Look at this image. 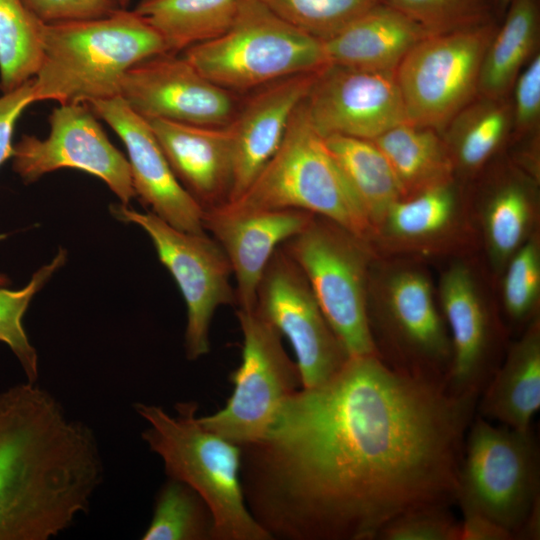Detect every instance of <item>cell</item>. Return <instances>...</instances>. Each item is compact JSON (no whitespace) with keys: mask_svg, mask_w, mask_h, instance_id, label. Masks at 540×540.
<instances>
[{"mask_svg":"<svg viewBox=\"0 0 540 540\" xmlns=\"http://www.w3.org/2000/svg\"><path fill=\"white\" fill-rule=\"evenodd\" d=\"M478 397L378 354L349 357L241 446L246 505L272 540L377 539L401 515L449 507Z\"/></svg>","mask_w":540,"mask_h":540,"instance_id":"cell-1","label":"cell"},{"mask_svg":"<svg viewBox=\"0 0 540 540\" xmlns=\"http://www.w3.org/2000/svg\"><path fill=\"white\" fill-rule=\"evenodd\" d=\"M104 477L97 438L37 382L0 392V540H48L89 510Z\"/></svg>","mask_w":540,"mask_h":540,"instance_id":"cell-2","label":"cell"},{"mask_svg":"<svg viewBox=\"0 0 540 540\" xmlns=\"http://www.w3.org/2000/svg\"><path fill=\"white\" fill-rule=\"evenodd\" d=\"M166 52L159 33L126 8L94 19L44 24L34 100L89 104L120 96L130 68Z\"/></svg>","mask_w":540,"mask_h":540,"instance_id":"cell-3","label":"cell"},{"mask_svg":"<svg viewBox=\"0 0 540 540\" xmlns=\"http://www.w3.org/2000/svg\"><path fill=\"white\" fill-rule=\"evenodd\" d=\"M133 407L148 424L141 437L168 478L187 484L210 509L212 540H272L245 502L241 446L206 429L196 402L177 403L175 415L154 404Z\"/></svg>","mask_w":540,"mask_h":540,"instance_id":"cell-4","label":"cell"},{"mask_svg":"<svg viewBox=\"0 0 540 540\" xmlns=\"http://www.w3.org/2000/svg\"><path fill=\"white\" fill-rule=\"evenodd\" d=\"M232 210L297 209L324 217L362 240L373 228L322 137L310 123L303 101L283 140L246 191L222 204Z\"/></svg>","mask_w":540,"mask_h":540,"instance_id":"cell-5","label":"cell"},{"mask_svg":"<svg viewBox=\"0 0 540 540\" xmlns=\"http://www.w3.org/2000/svg\"><path fill=\"white\" fill-rule=\"evenodd\" d=\"M182 56L218 86L255 90L329 64L323 41L286 22L262 0H242L230 27Z\"/></svg>","mask_w":540,"mask_h":540,"instance_id":"cell-6","label":"cell"},{"mask_svg":"<svg viewBox=\"0 0 540 540\" xmlns=\"http://www.w3.org/2000/svg\"><path fill=\"white\" fill-rule=\"evenodd\" d=\"M281 246L303 271L349 356L380 355L369 321L367 242L314 215Z\"/></svg>","mask_w":540,"mask_h":540,"instance_id":"cell-7","label":"cell"},{"mask_svg":"<svg viewBox=\"0 0 540 540\" xmlns=\"http://www.w3.org/2000/svg\"><path fill=\"white\" fill-rule=\"evenodd\" d=\"M467 432L456 502L516 539L539 500V455L531 431L494 426L478 416Z\"/></svg>","mask_w":540,"mask_h":540,"instance_id":"cell-8","label":"cell"},{"mask_svg":"<svg viewBox=\"0 0 540 540\" xmlns=\"http://www.w3.org/2000/svg\"><path fill=\"white\" fill-rule=\"evenodd\" d=\"M237 318L243 346L241 363L229 377L232 394L221 409L199 416V421L206 429L244 446L267 434L284 403L302 384L279 331L256 309H238Z\"/></svg>","mask_w":540,"mask_h":540,"instance_id":"cell-9","label":"cell"},{"mask_svg":"<svg viewBox=\"0 0 540 540\" xmlns=\"http://www.w3.org/2000/svg\"><path fill=\"white\" fill-rule=\"evenodd\" d=\"M496 29L488 21L429 34L406 54L395 74L409 123L444 130L473 101L483 57Z\"/></svg>","mask_w":540,"mask_h":540,"instance_id":"cell-10","label":"cell"},{"mask_svg":"<svg viewBox=\"0 0 540 540\" xmlns=\"http://www.w3.org/2000/svg\"><path fill=\"white\" fill-rule=\"evenodd\" d=\"M111 213L140 226L151 238L158 257L175 279L186 303L185 352L197 360L210 351V326L220 306L236 304L232 269L221 246L206 233L179 230L153 212L114 204Z\"/></svg>","mask_w":540,"mask_h":540,"instance_id":"cell-11","label":"cell"},{"mask_svg":"<svg viewBox=\"0 0 540 540\" xmlns=\"http://www.w3.org/2000/svg\"><path fill=\"white\" fill-rule=\"evenodd\" d=\"M256 311L286 337L303 388L333 377L349 359L300 267L280 246L261 278Z\"/></svg>","mask_w":540,"mask_h":540,"instance_id":"cell-12","label":"cell"},{"mask_svg":"<svg viewBox=\"0 0 540 540\" xmlns=\"http://www.w3.org/2000/svg\"><path fill=\"white\" fill-rule=\"evenodd\" d=\"M49 125L47 137L23 135L14 145L13 170L26 184L74 168L101 179L121 204L136 197L128 159L110 142L88 104H59Z\"/></svg>","mask_w":540,"mask_h":540,"instance_id":"cell-13","label":"cell"},{"mask_svg":"<svg viewBox=\"0 0 540 540\" xmlns=\"http://www.w3.org/2000/svg\"><path fill=\"white\" fill-rule=\"evenodd\" d=\"M307 117L322 136L374 140L407 121L395 71L328 64L303 100Z\"/></svg>","mask_w":540,"mask_h":540,"instance_id":"cell-14","label":"cell"},{"mask_svg":"<svg viewBox=\"0 0 540 540\" xmlns=\"http://www.w3.org/2000/svg\"><path fill=\"white\" fill-rule=\"evenodd\" d=\"M120 97L143 118L227 126L237 108L228 91L200 73L182 55L166 52L130 68Z\"/></svg>","mask_w":540,"mask_h":540,"instance_id":"cell-15","label":"cell"},{"mask_svg":"<svg viewBox=\"0 0 540 540\" xmlns=\"http://www.w3.org/2000/svg\"><path fill=\"white\" fill-rule=\"evenodd\" d=\"M126 147L136 197L173 227L204 233L203 208L173 173L149 123L120 96L88 104Z\"/></svg>","mask_w":540,"mask_h":540,"instance_id":"cell-16","label":"cell"},{"mask_svg":"<svg viewBox=\"0 0 540 540\" xmlns=\"http://www.w3.org/2000/svg\"><path fill=\"white\" fill-rule=\"evenodd\" d=\"M379 322L403 355L405 370L446 379L452 358L451 341L424 273L402 269L388 277Z\"/></svg>","mask_w":540,"mask_h":540,"instance_id":"cell-17","label":"cell"},{"mask_svg":"<svg viewBox=\"0 0 540 540\" xmlns=\"http://www.w3.org/2000/svg\"><path fill=\"white\" fill-rule=\"evenodd\" d=\"M313 216L297 209L232 210L224 205L204 209V229L230 262L238 309H255L258 287L273 254Z\"/></svg>","mask_w":540,"mask_h":540,"instance_id":"cell-18","label":"cell"},{"mask_svg":"<svg viewBox=\"0 0 540 540\" xmlns=\"http://www.w3.org/2000/svg\"><path fill=\"white\" fill-rule=\"evenodd\" d=\"M318 71L288 76L259 87L237 108L227 125L232 140L233 176L226 203L239 198L274 155Z\"/></svg>","mask_w":540,"mask_h":540,"instance_id":"cell-19","label":"cell"},{"mask_svg":"<svg viewBox=\"0 0 540 540\" xmlns=\"http://www.w3.org/2000/svg\"><path fill=\"white\" fill-rule=\"evenodd\" d=\"M173 173L204 209L226 203L233 176L228 126L147 119Z\"/></svg>","mask_w":540,"mask_h":540,"instance_id":"cell-20","label":"cell"},{"mask_svg":"<svg viewBox=\"0 0 540 540\" xmlns=\"http://www.w3.org/2000/svg\"><path fill=\"white\" fill-rule=\"evenodd\" d=\"M439 286L442 316L452 347L447 386L455 394L480 395L492 338L488 310L472 272L462 264L451 266Z\"/></svg>","mask_w":540,"mask_h":540,"instance_id":"cell-21","label":"cell"},{"mask_svg":"<svg viewBox=\"0 0 540 540\" xmlns=\"http://www.w3.org/2000/svg\"><path fill=\"white\" fill-rule=\"evenodd\" d=\"M427 35L419 24L383 2L323 41V45L329 64L396 71L406 54Z\"/></svg>","mask_w":540,"mask_h":540,"instance_id":"cell-22","label":"cell"},{"mask_svg":"<svg viewBox=\"0 0 540 540\" xmlns=\"http://www.w3.org/2000/svg\"><path fill=\"white\" fill-rule=\"evenodd\" d=\"M481 417L501 425L530 430L540 408V325L535 320L508 351L502 367L481 392Z\"/></svg>","mask_w":540,"mask_h":540,"instance_id":"cell-23","label":"cell"},{"mask_svg":"<svg viewBox=\"0 0 540 540\" xmlns=\"http://www.w3.org/2000/svg\"><path fill=\"white\" fill-rule=\"evenodd\" d=\"M505 12L504 23L484 54L478 82L481 96L494 99L504 98L512 89L539 39L538 0H513Z\"/></svg>","mask_w":540,"mask_h":540,"instance_id":"cell-24","label":"cell"},{"mask_svg":"<svg viewBox=\"0 0 540 540\" xmlns=\"http://www.w3.org/2000/svg\"><path fill=\"white\" fill-rule=\"evenodd\" d=\"M372 141L388 159L404 197L453 180L451 155L435 129L404 122Z\"/></svg>","mask_w":540,"mask_h":540,"instance_id":"cell-25","label":"cell"},{"mask_svg":"<svg viewBox=\"0 0 540 540\" xmlns=\"http://www.w3.org/2000/svg\"><path fill=\"white\" fill-rule=\"evenodd\" d=\"M324 140L375 233L388 208L404 197L388 159L372 140L342 135Z\"/></svg>","mask_w":540,"mask_h":540,"instance_id":"cell-26","label":"cell"},{"mask_svg":"<svg viewBox=\"0 0 540 540\" xmlns=\"http://www.w3.org/2000/svg\"><path fill=\"white\" fill-rule=\"evenodd\" d=\"M242 0H140L134 11L153 27L169 52L213 39L232 24Z\"/></svg>","mask_w":540,"mask_h":540,"instance_id":"cell-27","label":"cell"},{"mask_svg":"<svg viewBox=\"0 0 540 540\" xmlns=\"http://www.w3.org/2000/svg\"><path fill=\"white\" fill-rule=\"evenodd\" d=\"M511 128V105L504 98L482 96L471 101L444 129L454 168L480 169L502 146Z\"/></svg>","mask_w":540,"mask_h":540,"instance_id":"cell-28","label":"cell"},{"mask_svg":"<svg viewBox=\"0 0 540 540\" xmlns=\"http://www.w3.org/2000/svg\"><path fill=\"white\" fill-rule=\"evenodd\" d=\"M458 206L452 181L434 185L395 201L376 232L383 231L389 238L404 243L428 242L453 227Z\"/></svg>","mask_w":540,"mask_h":540,"instance_id":"cell-29","label":"cell"},{"mask_svg":"<svg viewBox=\"0 0 540 540\" xmlns=\"http://www.w3.org/2000/svg\"><path fill=\"white\" fill-rule=\"evenodd\" d=\"M534 192L520 176L507 177L490 193L483 209V227L490 257L497 266L527 240L535 212Z\"/></svg>","mask_w":540,"mask_h":540,"instance_id":"cell-30","label":"cell"},{"mask_svg":"<svg viewBox=\"0 0 540 540\" xmlns=\"http://www.w3.org/2000/svg\"><path fill=\"white\" fill-rule=\"evenodd\" d=\"M42 22L22 0H0V88L10 92L34 78L43 56Z\"/></svg>","mask_w":540,"mask_h":540,"instance_id":"cell-31","label":"cell"},{"mask_svg":"<svg viewBox=\"0 0 540 540\" xmlns=\"http://www.w3.org/2000/svg\"><path fill=\"white\" fill-rule=\"evenodd\" d=\"M213 517L203 499L172 478L159 489L143 540H212Z\"/></svg>","mask_w":540,"mask_h":540,"instance_id":"cell-32","label":"cell"},{"mask_svg":"<svg viewBox=\"0 0 540 540\" xmlns=\"http://www.w3.org/2000/svg\"><path fill=\"white\" fill-rule=\"evenodd\" d=\"M66 260V250L59 248L55 257L39 268L22 289L9 290L0 287V341L7 344L14 353L29 382H37L38 379V354L28 339L22 319L34 295Z\"/></svg>","mask_w":540,"mask_h":540,"instance_id":"cell-33","label":"cell"},{"mask_svg":"<svg viewBox=\"0 0 540 540\" xmlns=\"http://www.w3.org/2000/svg\"><path fill=\"white\" fill-rule=\"evenodd\" d=\"M299 30L325 41L386 0H262Z\"/></svg>","mask_w":540,"mask_h":540,"instance_id":"cell-34","label":"cell"},{"mask_svg":"<svg viewBox=\"0 0 540 540\" xmlns=\"http://www.w3.org/2000/svg\"><path fill=\"white\" fill-rule=\"evenodd\" d=\"M419 24L438 34L491 21L493 0H386Z\"/></svg>","mask_w":540,"mask_h":540,"instance_id":"cell-35","label":"cell"},{"mask_svg":"<svg viewBox=\"0 0 540 540\" xmlns=\"http://www.w3.org/2000/svg\"><path fill=\"white\" fill-rule=\"evenodd\" d=\"M502 284L507 314L516 321L529 317L540 293V248L535 238L527 239L506 263Z\"/></svg>","mask_w":540,"mask_h":540,"instance_id":"cell-36","label":"cell"},{"mask_svg":"<svg viewBox=\"0 0 540 540\" xmlns=\"http://www.w3.org/2000/svg\"><path fill=\"white\" fill-rule=\"evenodd\" d=\"M449 507L416 510L397 517L379 533L382 540H459V522Z\"/></svg>","mask_w":540,"mask_h":540,"instance_id":"cell-37","label":"cell"},{"mask_svg":"<svg viewBox=\"0 0 540 540\" xmlns=\"http://www.w3.org/2000/svg\"><path fill=\"white\" fill-rule=\"evenodd\" d=\"M512 87V127L517 134H525L536 129L540 118L539 53H535L522 68Z\"/></svg>","mask_w":540,"mask_h":540,"instance_id":"cell-38","label":"cell"},{"mask_svg":"<svg viewBox=\"0 0 540 540\" xmlns=\"http://www.w3.org/2000/svg\"><path fill=\"white\" fill-rule=\"evenodd\" d=\"M45 24L94 19L121 8L117 0H22Z\"/></svg>","mask_w":540,"mask_h":540,"instance_id":"cell-39","label":"cell"},{"mask_svg":"<svg viewBox=\"0 0 540 540\" xmlns=\"http://www.w3.org/2000/svg\"><path fill=\"white\" fill-rule=\"evenodd\" d=\"M34 102L33 78L0 96V166L12 158L15 124L23 111Z\"/></svg>","mask_w":540,"mask_h":540,"instance_id":"cell-40","label":"cell"},{"mask_svg":"<svg viewBox=\"0 0 540 540\" xmlns=\"http://www.w3.org/2000/svg\"><path fill=\"white\" fill-rule=\"evenodd\" d=\"M513 534L487 517L473 512L462 511L459 522V540H511Z\"/></svg>","mask_w":540,"mask_h":540,"instance_id":"cell-41","label":"cell"},{"mask_svg":"<svg viewBox=\"0 0 540 540\" xmlns=\"http://www.w3.org/2000/svg\"><path fill=\"white\" fill-rule=\"evenodd\" d=\"M513 0H493V8L498 13H504Z\"/></svg>","mask_w":540,"mask_h":540,"instance_id":"cell-42","label":"cell"},{"mask_svg":"<svg viewBox=\"0 0 540 540\" xmlns=\"http://www.w3.org/2000/svg\"><path fill=\"white\" fill-rule=\"evenodd\" d=\"M8 283L9 278L6 275L0 273V287L6 286Z\"/></svg>","mask_w":540,"mask_h":540,"instance_id":"cell-43","label":"cell"},{"mask_svg":"<svg viewBox=\"0 0 540 540\" xmlns=\"http://www.w3.org/2000/svg\"><path fill=\"white\" fill-rule=\"evenodd\" d=\"M131 0H117L119 6L121 8H126V6L129 4Z\"/></svg>","mask_w":540,"mask_h":540,"instance_id":"cell-44","label":"cell"},{"mask_svg":"<svg viewBox=\"0 0 540 540\" xmlns=\"http://www.w3.org/2000/svg\"><path fill=\"white\" fill-rule=\"evenodd\" d=\"M0 90H1V88H0Z\"/></svg>","mask_w":540,"mask_h":540,"instance_id":"cell-45","label":"cell"}]
</instances>
